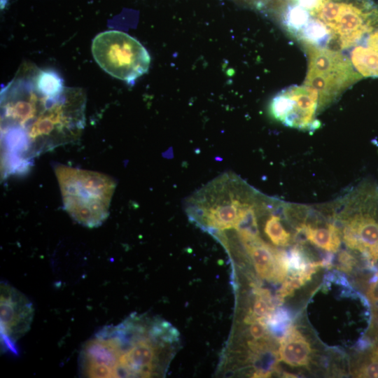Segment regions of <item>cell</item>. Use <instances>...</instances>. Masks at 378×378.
Listing matches in <instances>:
<instances>
[{
  "mask_svg": "<svg viewBox=\"0 0 378 378\" xmlns=\"http://www.w3.org/2000/svg\"><path fill=\"white\" fill-rule=\"evenodd\" d=\"M279 358L293 366H305L309 363L311 347L302 334L293 326H288L279 342Z\"/></svg>",
  "mask_w": 378,
  "mask_h": 378,
  "instance_id": "8fae6325",
  "label": "cell"
},
{
  "mask_svg": "<svg viewBox=\"0 0 378 378\" xmlns=\"http://www.w3.org/2000/svg\"><path fill=\"white\" fill-rule=\"evenodd\" d=\"M304 48L308 58L304 85L318 93V111L361 79L351 60L342 53L309 43H304Z\"/></svg>",
  "mask_w": 378,
  "mask_h": 378,
  "instance_id": "5b68a950",
  "label": "cell"
},
{
  "mask_svg": "<svg viewBox=\"0 0 378 378\" xmlns=\"http://www.w3.org/2000/svg\"><path fill=\"white\" fill-rule=\"evenodd\" d=\"M241 243L262 279L276 283L285 281L289 272L288 254L267 244L260 236Z\"/></svg>",
  "mask_w": 378,
  "mask_h": 378,
  "instance_id": "30bf717a",
  "label": "cell"
},
{
  "mask_svg": "<svg viewBox=\"0 0 378 378\" xmlns=\"http://www.w3.org/2000/svg\"><path fill=\"white\" fill-rule=\"evenodd\" d=\"M298 231L314 245L330 253L336 252L341 244V232L334 224H328L326 227H312L309 224H302Z\"/></svg>",
  "mask_w": 378,
  "mask_h": 378,
  "instance_id": "7c38bea8",
  "label": "cell"
},
{
  "mask_svg": "<svg viewBox=\"0 0 378 378\" xmlns=\"http://www.w3.org/2000/svg\"><path fill=\"white\" fill-rule=\"evenodd\" d=\"M178 342L177 330L166 321L133 314L117 325L103 327L83 344L80 374L92 378L162 377Z\"/></svg>",
  "mask_w": 378,
  "mask_h": 378,
  "instance_id": "7a4b0ae2",
  "label": "cell"
},
{
  "mask_svg": "<svg viewBox=\"0 0 378 378\" xmlns=\"http://www.w3.org/2000/svg\"><path fill=\"white\" fill-rule=\"evenodd\" d=\"M264 232L276 246H286L289 244L290 234L286 230L280 217L276 214H271L266 219Z\"/></svg>",
  "mask_w": 378,
  "mask_h": 378,
  "instance_id": "5bb4252c",
  "label": "cell"
},
{
  "mask_svg": "<svg viewBox=\"0 0 378 378\" xmlns=\"http://www.w3.org/2000/svg\"><path fill=\"white\" fill-rule=\"evenodd\" d=\"M318 108V93L306 85L284 89L273 98L270 104L273 116L285 125L312 131L318 127L315 118Z\"/></svg>",
  "mask_w": 378,
  "mask_h": 378,
  "instance_id": "9c48e42d",
  "label": "cell"
},
{
  "mask_svg": "<svg viewBox=\"0 0 378 378\" xmlns=\"http://www.w3.org/2000/svg\"><path fill=\"white\" fill-rule=\"evenodd\" d=\"M307 11L329 29L330 41L340 48L356 46L378 28V4L371 0H318Z\"/></svg>",
  "mask_w": 378,
  "mask_h": 378,
  "instance_id": "277c9868",
  "label": "cell"
},
{
  "mask_svg": "<svg viewBox=\"0 0 378 378\" xmlns=\"http://www.w3.org/2000/svg\"><path fill=\"white\" fill-rule=\"evenodd\" d=\"M267 326L260 321L251 323L249 332L255 340H260L267 336Z\"/></svg>",
  "mask_w": 378,
  "mask_h": 378,
  "instance_id": "2e32d148",
  "label": "cell"
},
{
  "mask_svg": "<svg viewBox=\"0 0 378 378\" xmlns=\"http://www.w3.org/2000/svg\"><path fill=\"white\" fill-rule=\"evenodd\" d=\"M372 361L360 370L358 377H378V360Z\"/></svg>",
  "mask_w": 378,
  "mask_h": 378,
  "instance_id": "e0dca14e",
  "label": "cell"
},
{
  "mask_svg": "<svg viewBox=\"0 0 378 378\" xmlns=\"http://www.w3.org/2000/svg\"><path fill=\"white\" fill-rule=\"evenodd\" d=\"M348 206L351 211L343 230L347 246L376 262L378 260V188L362 183L352 194Z\"/></svg>",
  "mask_w": 378,
  "mask_h": 378,
  "instance_id": "52a82bcc",
  "label": "cell"
},
{
  "mask_svg": "<svg viewBox=\"0 0 378 378\" xmlns=\"http://www.w3.org/2000/svg\"><path fill=\"white\" fill-rule=\"evenodd\" d=\"M257 297L251 313L246 316L245 322L252 323L267 317L274 312V305L267 290L257 289Z\"/></svg>",
  "mask_w": 378,
  "mask_h": 378,
  "instance_id": "9a60e30c",
  "label": "cell"
},
{
  "mask_svg": "<svg viewBox=\"0 0 378 378\" xmlns=\"http://www.w3.org/2000/svg\"><path fill=\"white\" fill-rule=\"evenodd\" d=\"M92 53L104 71L127 83L146 74L150 62L148 51L139 41L117 30L97 34L92 43Z\"/></svg>",
  "mask_w": 378,
  "mask_h": 378,
  "instance_id": "8992f818",
  "label": "cell"
},
{
  "mask_svg": "<svg viewBox=\"0 0 378 378\" xmlns=\"http://www.w3.org/2000/svg\"><path fill=\"white\" fill-rule=\"evenodd\" d=\"M54 170L69 215L89 228L101 225L109 214L115 180L102 173L61 164L55 165Z\"/></svg>",
  "mask_w": 378,
  "mask_h": 378,
  "instance_id": "3957f363",
  "label": "cell"
},
{
  "mask_svg": "<svg viewBox=\"0 0 378 378\" xmlns=\"http://www.w3.org/2000/svg\"><path fill=\"white\" fill-rule=\"evenodd\" d=\"M351 62L360 76L378 77V52L370 48L356 46L351 53Z\"/></svg>",
  "mask_w": 378,
  "mask_h": 378,
  "instance_id": "4fadbf2b",
  "label": "cell"
},
{
  "mask_svg": "<svg viewBox=\"0 0 378 378\" xmlns=\"http://www.w3.org/2000/svg\"><path fill=\"white\" fill-rule=\"evenodd\" d=\"M339 260L342 270L349 271L351 269L354 263V258L351 254L347 252H342L340 255Z\"/></svg>",
  "mask_w": 378,
  "mask_h": 378,
  "instance_id": "ac0fdd59",
  "label": "cell"
},
{
  "mask_svg": "<svg viewBox=\"0 0 378 378\" xmlns=\"http://www.w3.org/2000/svg\"><path fill=\"white\" fill-rule=\"evenodd\" d=\"M34 315L32 302L21 291L5 282L0 286L1 352L18 354V342L30 330Z\"/></svg>",
  "mask_w": 378,
  "mask_h": 378,
  "instance_id": "ba28073f",
  "label": "cell"
},
{
  "mask_svg": "<svg viewBox=\"0 0 378 378\" xmlns=\"http://www.w3.org/2000/svg\"><path fill=\"white\" fill-rule=\"evenodd\" d=\"M365 38L367 47L378 52V28L370 33Z\"/></svg>",
  "mask_w": 378,
  "mask_h": 378,
  "instance_id": "d6986e66",
  "label": "cell"
},
{
  "mask_svg": "<svg viewBox=\"0 0 378 378\" xmlns=\"http://www.w3.org/2000/svg\"><path fill=\"white\" fill-rule=\"evenodd\" d=\"M34 65H25L1 91L4 177L26 172L38 155L78 139L85 126L86 98L80 88L57 96L41 92Z\"/></svg>",
  "mask_w": 378,
  "mask_h": 378,
  "instance_id": "6da1fadb",
  "label": "cell"
}]
</instances>
